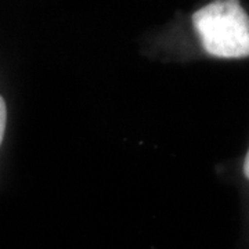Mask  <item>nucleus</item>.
I'll use <instances>...</instances> for the list:
<instances>
[{
	"instance_id": "1",
	"label": "nucleus",
	"mask_w": 249,
	"mask_h": 249,
	"mask_svg": "<svg viewBox=\"0 0 249 249\" xmlns=\"http://www.w3.org/2000/svg\"><path fill=\"white\" fill-rule=\"evenodd\" d=\"M204 50L219 58L249 57V17L235 0L212 1L193 16Z\"/></svg>"
},
{
	"instance_id": "2",
	"label": "nucleus",
	"mask_w": 249,
	"mask_h": 249,
	"mask_svg": "<svg viewBox=\"0 0 249 249\" xmlns=\"http://www.w3.org/2000/svg\"><path fill=\"white\" fill-rule=\"evenodd\" d=\"M6 122H7V109H6V103L3 97L0 96V144L4 137V130H6Z\"/></svg>"
},
{
	"instance_id": "3",
	"label": "nucleus",
	"mask_w": 249,
	"mask_h": 249,
	"mask_svg": "<svg viewBox=\"0 0 249 249\" xmlns=\"http://www.w3.org/2000/svg\"><path fill=\"white\" fill-rule=\"evenodd\" d=\"M244 175H245V178L249 180V150L248 154H247V157H245V162H244Z\"/></svg>"
}]
</instances>
